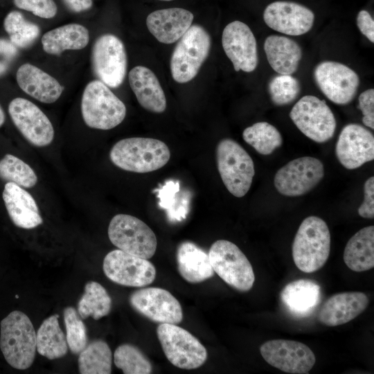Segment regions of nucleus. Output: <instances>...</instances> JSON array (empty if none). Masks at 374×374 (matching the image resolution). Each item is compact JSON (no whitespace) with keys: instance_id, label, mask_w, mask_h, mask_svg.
Instances as JSON below:
<instances>
[{"instance_id":"5701e85b","label":"nucleus","mask_w":374,"mask_h":374,"mask_svg":"<svg viewBox=\"0 0 374 374\" xmlns=\"http://www.w3.org/2000/svg\"><path fill=\"white\" fill-rule=\"evenodd\" d=\"M2 197L10 220L17 227L31 229L42 224L35 200L24 188L15 183L7 182Z\"/></svg>"},{"instance_id":"7c9ffc66","label":"nucleus","mask_w":374,"mask_h":374,"mask_svg":"<svg viewBox=\"0 0 374 374\" xmlns=\"http://www.w3.org/2000/svg\"><path fill=\"white\" fill-rule=\"evenodd\" d=\"M58 318V314H53L46 319L36 334V350L39 354L51 360L64 357L69 348Z\"/></svg>"},{"instance_id":"aec40b11","label":"nucleus","mask_w":374,"mask_h":374,"mask_svg":"<svg viewBox=\"0 0 374 374\" xmlns=\"http://www.w3.org/2000/svg\"><path fill=\"white\" fill-rule=\"evenodd\" d=\"M335 152L337 159L344 168L356 169L373 160V134L359 124H348L339 134Z\"/></svg>"},{"instance_id":"4c0bfd02","label":"nucleus","mask_w":374,"mask_h":374,"mask_svg":"<svg viewBox=\"0 0 374 374\" xmlns=\"http://www.w3.org/2000/svg\"><path fill=\"white\" fill-rule=\"evenodd\" d=\"M114 362L125 374H149L152 371L146 356L137 347L128 344H122L116 349Z\"/></svg>"},{"instance_id":"393cba45","label":"nucleus","mask_w":374,"mask_h":374,"mask_svg":"<svg viewBox=\"0 0 374 374\" xmlns=\"http://www.w3.org/2000/svg\"><path fill=\"white\" fill-rule=\"evenodd\" d=\"M130 86L142 107L160 114L166 109L164 91L156 75L148 68L136 66L129 72Z\"/></svg>"},{"instance_id":"2f4dec72","label":"nucleus","mask_w":374,"mask_h":374,"mask_svg":"<svg viewBox=\"0 0 374 374\" xmlns=\"http://www.w3.org/2000/svg\"><path fill=\"white\" fill-rule=\"evenodd\" d=\"M112 363V350L101 339L87 344L79 353L78 368L81 374H109Z\"/></svg>"},{"instance_id":"37998d69","label":"nucleus","mask_w":374,"mask_h":374,"mask_svg":"<svg viewBox=\"0 0 374 374\" xmlns=\"http://www.w3.org/2000/svg\"><path fill=\"white\" fill-rule=\"evenodd\" d=\"M17 48L10 39L0 38V76L9 69L18 54Z\"/></svg>"},{"instance_id":"473e14b6","label":"nucleus","mask_w":374,"mask_h":374,"mask_svg":"<svg viewBox=\"0 0 374 374\" xmlns=\"http://www.w3.org/2000/svg\"><path fill=\"white\" fill-rule=\"evenodd\" d=\"M154 192L159 199V206L166 210L170 220L180 222L186 217L190 197L187 192L181 190L178 181L168 180Z\"/></svg>"},{"instance_id":"f257e3e1","label":"nucleus","mask_w":374,"mask_h":374,"mask_svg":"<svg viewBox=\"0 0 374 374\" xmlns=\"http://www.w3.org/2000/svg\"><path fill=\"white\" fill-rule=\"evenodd\" d=\"M109 157L122 170L145 173L163 167L170 160V151L160 140L130 137L116 143L110 150Z\"/></svg>"},{"instance_id":"79ce46f5","label":"nucleus","mask_w":374,"mask_h":374,"mask_svg":"<svg viewBox=\"0 0 374 374\" xmlns=\"http://www.w3.org/2000/svg\"><path fill=\"white\" fill-rule=\"evenodd\" d=\"M358 106L363 117L364 125L374 129V89H368L363 91L358 98Z\"/></svg>"},{"instance_id":"49530a36","label":"nucleus","mask_w":374,"mask_h":374,"mask_svg":"<svg viewBox=\"0 0 374 374\" xmlns=\"http://www.w3.org/2000/svg\"><path fill=\"white\" fill-rule=\"evenodd\" d=\"M65 6L72 12H80L90 9L92 0H62Z\"/></svg>"},{"instance_id":"c9c22d12","label":"nucleus","mask_w":374,"mask_h":374,"mask_svg":"<svg viewBox=\"0 0 374 374\" xmlns=\"http://www.w3.org/2000/svg\"><path fill=\"white\" fill-rule=\"evenodd\" d=\"M3 27L11 42L20 48L32 45L40 33L39 27L36 24L27 20L17 10L7 14L3 21Z\"/></svg>"},{"instance_id":"4468645a","label":"nucleus","mask_w":374,"mask_h":374,"mask_svg":"<svg viewBox=\"0 0 374 374\" xmlns=\"http://www.w3.org/2000/svg\"><path fill=\"white\" fill-rule=\"evenodd\" d=\"M103 269L109 280L127 287H145L151 284L156 276V269L148 259L120 249L113 250L105 256Z\"/></svg>"},{"instance_id":"09e8293b","label":"nucleus","mask_w":374,"mask_h":374,"mask_svg":"<svg viewBox=\"0 0 374 374\" xmlns=\"http://www.w3.org/2000/svg\"><path fill=\"white\" fill-rule=\"evenodd\" d=\"M159 1H172V0H159Z\"/></svg>"},{"instance_id":"39448f33","label":"nucleus","mask_w":374,"mask_h":374,"mask_svg":"<svg viewBox=\"0 0 374 374\" xmlns=\"http://www.w3.org/2000/svg\"><path fill=\"white\" fill-rule=\"evenodd\" d=\"M216 161L227 190L235 197L244 196L255 175L254 163L247 152L234 140L223 139L216 148Z\"/></svg>"},{"instance_id":"0eeeda50","label":"nucleus","mask_w":374,"mask_h":374,"mask_svg":"<svg viewBox=\"0 0 374 374\" xmlns=\"http://www.w3.org/2000/svg\"><path fill=\"white\" fill-rule=\"evenodd\" d=\"M208 254L214 272L226 284L240 292L252 288L255 281L253 267L236 244L218 240L212 244Z\"/></svg>"},{"instance_id":"72a5a7b5","label":"nucleus","mask_w":374,"mask_h":374,"mask_svg":"<svg viewBox=\"0 0 374 374\" xmlns=\"http://www.w3.org/2000/svg\"><path fill=\"white\" fill-rule=\"evenodd\" d=\"M112 308V299L105 288L100 283L89 281L84 286V293L78 304L80 317H91L95 320L107 315Z\"/></svg>"},{"instance_id":"412c9836","label":"nucleus","mask_w":374,"mask_h":374,"mask_svg":"<svg viewBox=\"0 0 374 374\" xmlns=\"http://www.w3.org/2000/svg\"><path fill=\"white\" fill-rule=\"evenodd\" d=\"M193 14L184 8H169L149 14L146 25L150 33L161 43L178 41L192 26Z\"/></svg>"},{"instance_id":"e433bc0d","label":"nucleus","mask_w":374,"mask_h":374,"mask_svg":"<svg viewBox=\"0 0 374 374\" xmlns=\"http://www.w3.org/2000/svg\"><path fill=\"white\" fill-rule=\"evenodd\" d=\"M0 177L25 188L33 187L37 181V177L30 166L10 154L0 160Z\"/></svg>"},{"instance_id":"423d86ee","label":"nucleus","mask_w":374,"mask_h":374,"mask_svg":"<svg viewBox=\"0 0 374 374\" xmlns=\"http://www.w3.org/2000/svg\"><path fill=\"white\" fill-rule=\"evenodd\" d=\"M211 45L208 32L199 25H192L179 39L170 57V72L174 80L178 83L192 80L208 57Z\"/></svg>"},{"instance_id":"a878e982","label":"nucleus","mask_w":374,"mask_h":374,"mask_svg":"<svg viewBox=\"0 0 374 374\" xmlns=\"http://www.w3.org/2000/svg\"><path fill=\"white\" fill-rule=\"evenodd\" d=\"M264 51L270 66L278 74L292 75L299 66L302 50L294 39L283 35H269Z\"/></svg>"},{"instance_id":"f3484780","label":"nucleus","mask_w":374,"mask_h":374,"mask_svg":"<svg viewBox=\"0 0 374 374\" xmlns=\"http://www.w3.org/2000/svg\"><path fill=\"white\" fill-rule=\"evenodd\" d=\"M10 116L23 136L37 147H44L54 139V129L46 115L33 103L15 98L8 105Z\"/></svg>"},{"instance_id":"c85d7f7f","label":"nucleus","mask_w":374,"mask_h":374,"mask_svg":"<svg viewBox=\"0 0 374 374\" xmlns=\"http://www.w3.org/2000/svg\"><path fill=\"white\" fill-rule=\"evenodd\" d=\"M89 41V30L79 24H69L45 33L42 37L44 51L49 54L59 55L66 50H80L86 47Z\"/></svg>"},{"instance_id":"7ed1b4c3","label":"nucleus","mask_w":374,"mask_h":374,"mask_svg":"<svg viewBox=\"0 0 374 374\" xmlns=\"http://www.w3.org/2000/svg\"><path fill=\"white\" fill-rule=\"evenodd\" d=\"M0 348L12 367L25 370L33 364L36 352V332L26 314L14 310L1 320Z\"/></svg>"},{"instance_id":"c756f323","label":"nucleus","mask_w":374,"mask_h":374,"mask_svg":"<svg viewBox=\"0 0 374 374\" xmlns=\"http://www.w3.org/2000/svg\"><path fill=\"white\" fill-rule=\"evenodd\" d=\"M344 261L352 271L360 272L374 267V226L364 227L348 241Z\"/></svg>"},{"instance_id":"2eb2a0df","label":"nucleus","mask_w":374,"mask_h":374,"mask_svg":"<svg viewBox=\"0 0 374 374\" xmlns=\"http://www.w3.org/2000/svg\"><path fill=\"white\" fill-rule=\"evenodd\" d=\"M129 301L135 311L153 322L178 324L183 320L180 303L165 289L150 287L137 290L131 294Z\"/></svg>"},{"instance_id":"f704fd0d","label":"nucleus","mask_w":374,"mask_h":374,"mask_svg":"<svg viewBox=\"0 0 374 374\" xmlns=\"http://www.w3.org/2000/svg\"><path fill=\"white\" fill-rule=\"evenodd\" d=\"M244 141L259 154L269 155L281 146L283 138L279 131L267 122H258L245 128Z\"/></svg>"},{"instance_id":"c03bdc74","label":"nucleus","mask_w":374,"mask_h":374,"mask_svg":"<svg viewBox=\"0 0 374 374\" xmlns=\"http://www.w3.org/2000/svg\"><path fill=\"white\" fill-rule=\"evenodd\" d=\"M364 198L358 208L359 215L364 218L374 217V177H369L364 183Z\"/></svg>"},{"instance_id":"f03ea898","label":"nucleus","mask_w":374,"mask_h":374,"mask_svg":"<svg viewBox=\"0 0 374 374\" xmlns=\"http://www.w3.org/2000/svg\"><path fill=\"white\" fill-rule=\"evenodd\" d=\"M331 236L326 222L317 216H309L299 226L292 244L295 265L305 273L320 269L330 252Z\"/></svg>"},{"instance_id":"6e6552de","label":"nucleus","mask_w":374,"mask_h":374,"mask_svg":"<svg viewBox=\"0 0 374 374\" xmlns=\"http://www.w3.org/2000/svg\"><path fill=\"white\" fill-rule=\"evenodd\" d=\"M157 334L166 358L175 366L191 370L205 363L206 349L188 330L177 324L160 323Z\"/></svg>"},{"instance_id":"4be33fe9","label":"nucleus","mask_w":374,"mask_h":374,"mask_svg":"<svg viewBox=\"0 0 374 374\" xmlns=\"http://www.w3.org/2000/svg\"><path fill=\"white\" fill-rule=\"evenodd\" d=\"M368 298L360 292H347L331 296L322 305L318 320L328 326L346 323L362 313L368 305Z\"/></svg>"},{"instance_id":"bb28decb","label":"nucleus","mask_w":374,"mask_h":374,"mask_svg":"<svg viewBox=\"0 0 374 374\" xmlns=\"http://www.w3.org/2000/svg\"><path fill=\"white\" fill-rule=\"evenodd\" d=\"M176 260L179 274L190 283H202L214 275L208 254L193 242L179 244Z\"/></svg>"},{"instance_id":"58836bf2","label":"nucleus","mask_w":374,"mask_h":374,"mask_svg":"<svg viewBox=\"0 0 374 374\" xmlns=\"http://www.w3.org/2000/svg\"><path fill=\"white\" fill-rule=\"evenodd\" d=\"M300 91V82L292 75H277L274 76L268 84L271 100L277 106L292 103L297 98Z\"/></svg>"},{"instance_id":"cd10ccee","label":"nucleus","mask_w":374,"mask_h":374,"mask_svg":"<svg viewBox=\"0 0 374 374\" xmlns=\"http://www.w3.org/2000/svg\"><path fill=\"white\" fill-rule=\"evenodd\" d=\"M319 285L310 279H299L287 284L280 292L281 301L294 316L310 315L321 301Z\"/></svg>"},{"instance_id":"de8ad7c7","label":"nucleus","mask_w":374,"mask_h":374,"mask_svg":"<svg viewBox=\"0 0 374 374\" xmlns=\"http://www.w3.org/2000/svg\"><path fill=\"white\" fill-rule=\"evenodd\" d=\"M5 121V114L0 105V127L3 125Z\"/></svg>"},{"instance_id":"a19ab883","label":"nucleus","mask_w":374,"mask_h":374,"mask_svg":"<svg viewBox=\"0 0 374 374\" xmlns=\"http://www.w3.org/2000/svg\"><path fill=\"white\" fill-rule=\"evenodd\" d=\"M13 2L17 8L44 19L53 18L57 12L53 0H13Z\"/></svg>"},{"instance_id":"f8f14e48","label":"nucleus","mask_w":374,"mask_h":374,"mask_svg":"<svg viewBox=\"0 0 374 374\" xmlns=\"http://www.w3.org/2000/svg\"><path fill=\"white\" fill-rule=\"evenodd\" d=\"M314 78L327 98L339 105H347L354 99L360 83L353 69L330 60L321 62L315 66Z\"/></svg>"},{"instance_id":"ea45409f","label":"nucleus","mask_w":374,"mask_h":374,"mask_svg":"<svg viewBox=\"0 0 374 374\" xmlns=\"http://www.w3.org/2000/svg\"><path fill=\"white\" fill-rule=\"evenodd\" d=\"M63 314L68 346L73 354H79L88 344L86 326L74 308L66 307Z\"/></svg>"},{"instance_id":"20e7f679","label":"nucleus","mask_w":374,"mask_h":374,"mask_svg":"<svg viewBox=\"0 0 374 374\" xmlns=\"http://www.w3.org/2000/svg\"><path fill=\"white\" fill-rule=\"evenodd\" d=\"M81 113L89 127L108 130L121 124L126 116L125 104L99 80L89 82L81 100Z\"/></svg>"},{"instance_id":"1a4fd4ad","label":"nucleus","mask_w":374,"mask_h":374,"mask_svg":"<svg viewBox=\"0 0 374 374\" xmlns=\"http://www.w3.org/2000/svg\"><path fill=\"white\" fill-rule=\"evenodd\" d=\"M107 232L111 242L124 252L148 260L155 253L157 240L154 231L134 216L114 215Z\"/></svg>"},{"instance_id":"b1692460","label":"nucleus","mask_w":374,"mask_h":374,"mask_svg":"<svg viewBox=\"0 0 374 374\" xmlns=\"http://www.w3.org/2000/svg\"><path fill=\"white\" fill-rule=\"evenodd\" d=\"M16 79L21 90L44 103H55L62 95L64 89L55 78L29 63L19 66Z\"/></svg>"},{"instance_id":"a18cd8bd","label":"nucleus","mask_w":374,"mask_h":374,"mask_svg":"<svg viewBox=\"0 0 374 374\" xmlns=\"http://www.w3.org/2000/svg\"><path fill=\"white\" fill-rule=\"evenodd\" d=\"M356 21L359 31L373 43L374 20L371 14L366 10H362L358 12Z\"/></svg>"},{"instance_id":"9b49d317","label":"nucleus","mask_w":374,"mask_h":374,"mask_svg":"<svg viewBox=\"0 0 374 374\" xmlns=\"http://www.w3.org/2000/svg\"><path fill=\"white\" fill-rule=\"evenodd\" d=\"M91 64L99 80L109 87H118L127 71V54L122 41L112 34L98 37L91 51Z\"/></svg>"},{"instance_id":"6ab92c4d","label":"nucleus","mask_w":374,"mask_h":374,"mask_svg":"<svg viewBox=\"0 0 374 374\" xmlns=\"http://www.w3.org/2000/svg\"><path fill=\"white\" fill-rule=\"evenodd\" d=\"M314 19V14L310 8L289 1H274L263 12V19L268 27L290 36H299L309 32Z\"/></svg>"},{"instance_id":"a211bd4d","label":"nucleus","mask_w":374,"mask_h":374,"mask_svg":"<svg viewBox=\"0 0 374 374\" xmlns=\"http://www.w3.org/2000/svg\"><path fill=\"white\" fill-rule=\"evenodd\" d=\"M222 44L235 71H253L258 64L257 43L250 28L240 21L228 24L223 30Z\"/></svg>"},{"instance_id":"dca6fc26","label":"nucleus","mask_w":374,"mask_h":374,"mask_svg":"<svg viewBox=\"0 0 374 374\" xmlns=\"http://www.w3.org/2000/svg\"><path fill=\"white\" fill-rule=\"evenodd\" d=\"M260 352L269 364L288 373H308L316 362L312 350L296 341L269 340L260 346Z\"/></svg>"},{"instance_id":"9d476101","label":"nucleus","mask_w":374,"mask_h":374,"mask_svg":"<svg viewBox=\"0 0 374 374\" xmlns=\"http://www.w3.org/2000/svg\"><path fill=\"white\" fill-rule=\"evenodd\" d=\"M290 117L296 127L317 143L329 141L335 132L337 121L324 100L307 95L293 106Z\"/></svg>"},{"instance_id":"ddd939ff","label":"nucleus","mask_w":374,"mask_h":374,"mask_svg":"<svg viewBox=\"0 0 374 374\" xmlns=\"http://www.w3.org/2000/svg\"><path fill=\"white\" fill-rule=\"evenodd\" d=\"M324 175L322 162L311 157L293 159L276 173L274 183L281 195L301 196L312 190Z\"/></svg>"}]
</instances>
